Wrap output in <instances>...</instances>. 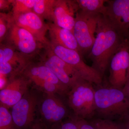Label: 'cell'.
Instances as JSON below:
<instances>
[{"instance_id": "ffe728a7", "label": "cell", "mask_w": 129, "mask_h": 129, "mask_svg": "<svg viewBox=\"0 0 129 129\" xmlns=\"http://www.w3.org/2000/svg\"><path fill=\"white\" fill-rule=\"evenodd\" d=\"M95 129H126L124 123L101 118L88 120Z\"/></svg>"}, {"instance_id": "52a82bcc", "label": "cell", "mask_w": 129, "mask_h": 129, "mask_svg": "<svg viewBox=\"0 0 129 129\" xmlns=\"http://www.w3.org/2000/svg\"><path fill=\"white\" fill-rule=\"evenodd\" d=\"M40 100L36 94L28 90L12 108L11 113L15 129H30L35 121Z\"/></svg>"}, {"instance_id": "ac0fdd59", "label": "cell", "mask_w": 129, "mask_h": 129, "mask_svg": "<svg viewBox=\"0 0 129 129\" xmlns=\"http://www.w3.org/2000/svg\"><path fill=\"white\" fill-rule=\"evenodd\" d=\"M106 0H77L80 10L82 11L105 15L107 11Z\"/></svg>"}, {"instance_id": "f546056e", "label": "cell", "mask_w": 129, "mask_h": 129, "mask_svg": "<svg viewBox=\"0 0 129 129\" xmlns=\"http://www.w3.org/2000/svg\"><path fill=\"white\" fill-rule=\"evenodd\" d=\"M127 39H128V41L129 45V35L128 36V37H127Z\"/></svg>"}, {"instance_id": "cb8c5ba5", "label": "cell", "mask_w": 129, "mask_h": 129, "mask_svg": "<svg viewBox=\"0 0 129 129\" xmlns=\"http://www.w3.org/2000/svg\"><path fill=\"white\" fill-rule=\"evenodd\" d=\"M70 118L75 123L78 129H95L88 120L74 116Z\"/></svg>"}, {"instance_id": "277c9868", "label": "cell", "mask_w": 129, "mask_h": 129, "mask_svg": "<svg viewBox=\"0 0 129 129\" xmlns=\"http://www.w3.org/2000/svg\"><path fill=\"white\" fill-rule=\"evenodd\" d=\"M101 15L81 10L76 13L73 33L81 54L89 53L92 48L95 40L98 21Z\"/></svg>"}, {"instance_id": "603a6c76", "label": "cell", "mask_w": 129, "mask_h": 129, "mask_svg": "<svg viewBox=\"0 0 129 129\" xmlns=\"http://www.w3.org/2000/svg\"><path fill=\"white\" fill-rule=\"evenodd\" d=\"M0 129H15L11 113L2 106H0Z\"/></svg>"}, {"instance_id": "7c38bea8", "label": "cell", "mask_w": 129, "mask_h": 129, "mask_svg": "<svg viewBox=\"0 0 129 129\" xmlns=\"http://www.w3.org/2000/svg\"><path fill=\"white\" fill-rule=\"evenodd\" d=\"M106 16L124 38L129 35V0H110L106 3Z\"/></svg>"}, {"instance_id": "7a4b0ae2", "label": "cell", "mask_w": 129, "mask_h": 129, "mask_svg": "<svg viewBox=\"0 0 129 129\" xmlns=\"http://www.w3.org/2000/svg\"><path fill=\"white\" fill-rule=\"evenodd\" d=\"M96 113L99 118L115 120L129 118V99L122 89L102 88L95 90Z\"/></svg>"}, {"instance_id": "8992f818", "label": "cell", "mask_w": 129, "mask_h": 129, "mask_svg": "<svg viewBox=\"0 0 129 129\" xmlns=\"http://www.w3.org/2000/svg\"><path fill=\"white\" fill-rule=\"evenodd\" d=\"M109 83L110 86L123 89L129 69V45L127 38L123 40L110 61Z\"/></svg>"}, {"instance_id": "d4e9b609", "label": "cell", "mask_w": 129, "mask_h": 129, "mask_svg": "<svg viewBox=\"0 0 129 129\" xmlns=\"http://www.w3.org/2000/svg\"><path fill=\"white\" fill-rule=\"evenodd\" d=\"M52 129H78L75 123L70 119L65 122H61L52 128Z\"/></svg>"}, {"instance_id": "d6986e66", "label": "cell", "mask_w": 129, "mask_h": 129, "mask_svg": "<svg viewBox=\"0 0 129 129\" xmlns=\"http://www.w3.org/2000/svg\"><path fill=\"white\" fill-rule=\"evenodd\" d=\"M56 0H35L33 11L43 19L52 21Z\"/></svg>"}, {"instance_id": "44dd1931", "label": "cell", "mask_w": 129, "mask_h": 129, "mask_svg": "<svg viewBox=\"0 0 129 129\" xmlns=\"http://www.w3.org/2000/svg\"><path fill=\"white\" fill-rule=\"evenodd\" d=\"M35 0L13 1L12 15L13 17L33 11Z\"/></svg>"}, {"instance_id": "83f0119b", "label": "cell", "mask_w": 129, "mask_h": 129, "mask_svg": "<svg viewBox=\"0 0 129 129\" xmlns=\"http://www.w3.org/2000/svg\"><path fill=\"white\" fill-rule=\"evenodd\" d=\"M122 90L124 92L125 94L126 95V96L129 99V69L127 74V81Z\"/></svg>"}, {"instance_id": "8fae6325", "label": "cell", "mask_w": 129, "mask_h": 129, "mask_svg": "<svg viewBox=\"0 0 129 129\" xmlns=\"http://www.w3.org/2000/svg\"><path fill=\"white\" fill-rule=\"evenodd\" d=\"M8 44L20 53L30 57L43 45L37 41L30 33L17 25L13 22L8 34Z\"/></svg>"}, {"instance_id": "ba28073f", "label": "cell", "mask_w": 129, "mask_h": 129, "mask_svg": "<svg viewBox=\"0 0 129 129\" xmlns=\"http://www.w3.org/2000/svg\"><path fill=\"white\" fill-rule=\"evenodd\" d=\"M29 57L17 51L9 44L1 45L0 73L9 78L22 74L30 64Z\"/></svg>"}, {"instance_id": "2e32d148", "label": "cell", "mask_w": 129, "mask_h": 129, "mask_svg": "<svg viewBox=\"0 0 129 129\" xmlns=\"http://www.w3.org/2000/svg\"><path fill=\"white\" fill-rule=\"evenodd\" d=\"M22 74L31 82H34L35 84L41 82L53 83L60 87L67 95L70 89L57 78L48 67L42 63L36 64L30 63Z\"/></svg>"}, {"instance_id": "9c48e42d", "label": "cell", "mask_w": 129, "mask_h": 129, "mask_svg": "<svg viewBox=\"0 0 129 129\" xmlns=\"http://www.w3.org/2000/svg\"><path fill=\"white\" fill-rule=\"evenodd\" d=\"M45 47L46 53L42 63L48 67L63 84L70 89L78 81L83 79L73 67L56 55L48 46Z\"/></svg>"}, {"instance_id": "5bb4252c", "label": "cell", "mask_w": 129, "mask_h": 129, "mask_svg": "<svg viewBox=\"0 0 129 129\" xmlns=\"http://www.w3.org/2000/svg\"><path fill=\"white\" fill-rule=\"evenodd\" d=\"M13 17L17 25L30 32L39 42L45 47L49 45L50 42L46 37L48 31V24L39 15L32 11Z\"/></svg>"}, {"instance_id": "3957f363", "label": "cell", "mask_w": 129, "mask_h": 129, "mask_svg": "<svg viewBox=\"0 0 129 129\" xmlns=\"http://www.w3.org/2000/svg\"><path fill=\"white\" fill-rule=\"evenodd\" d=\"M92 83L83 79L76 82L67 93L69 106L74 116L88 120L96 114L95 90Z\"/></svg>"}, {"instance_id": "e0dca14e", "label": "cell", "mask_w": 129, "mask_h": 129, "mask_svg": "<svg viewBox=\"0 0 129 129\" xmlns=\"http://www.w3.org/2000/svg\"><path fill=\"white\" fill-rule=\"evenodd\" d=\"M48 24L51 42L80 53L78 44L73 32L58 27L53 23H49Z\"/></svg>"}, {"instance_id": "484cf974", "label": "cell", "mask_w": 129, "mask_h": 129, "mask_svg": "<svg viewBox=\"0 0 129 129\" xmlns=\"http://www.w3.org/2000/svg\"><path fill=\"white\" fill-rule=\"evenodd\" d=\"M30 129H52L40 119L35 120Z\"/></svg>"}, {"instance_id": "5b68a950", "label": "cell", "mask_w": 129, "mask_h": 129, "mask_svg": "<svg viewBox=\"0 0 129 129\" xmlns=\"http://www.w3.org/2000/svg\"><path fill=\"white\" fill-rule=\"evenodd\" d=\"M47 46L56 55L78 71L83 79L97 85L101 84L103 76L92 66L85 63L79 52L50 42Z\"/></svg>"}, {"instance_id": "4316f807", "label": "cell", "mask_w": 129, "mask_h": 129, "mask_svg": "<svg viewBox=\"0 0 129 129\" xmlns=\"http://www.w3.org/2000/svg\"><path fill=\"white\" fill-rule=\"evenodd\" d=\"M13 1L0 0V9L1 10H7L12 4Z\"/></svg>"}, {"instance_id": "30bf717a", "label": "cell", "mask_w": 129, "mask_h": 129, "mask_svg": "<svg viewBox=\"0 0 129 129\" xmlns=\"http://www.w3.org/2000/svg\"><path fill=\"white\" fill-rule=\"evenodd\" d=\"M38 107L41 120L51 128L61 123L68 115L67 107L56 94H46L40 99Z\"/></svg>"}, {"instance_id": "9a60e30c", "label": "cell", "mask_w": 129, "mask_h": 129, "mask_svg": "<svg viewBox=\"0 0 129 129\" xmlns=\"http://www.w3.org/2000/svg\"><path fill=\"white\" fill-rule=\"evenodd\" d=\"M79 10L76 1L56 0L52 16L53 23L73 32L76 13Z\"/></svg>"}, {"instance_id": "f1b7e54d", "label": "cell", "mask_w": 129, "mask_h": 129, "mask_svg": "<svg viewBox=\"0 0 129 129\" xmlns=\"http://www.w3.org/2000/svg\"><path fill=\"white\" fill-rule=\"evenodd\" d=\"M126 129H129V118L127 120L126 123H124Z\"/></svg>"}, {"instance_id": "4fadbf2b", "label": "cell", "mask_w": 129, "mask_h": 129, "mask_svg": "<svg viewBox=\"0 0 129 129\" xmlns=\"http://www.w3.org/2000/svg\"><path fill=\"white\" fill-rule=\"evenodd\" d=\"M30 82L23 74L9 79L0 91L1 106L12 107L28 92Z\"/></svg>"}, {"instance_id": "6da1fadb", "label": "cell", "mask_w": 129, "mask_h": 129, "mask_svg": "<svg viewBox=\"0 0 129 129\" xmlns=\"http://www.w3.org/2000/svg\"><path fill=\"white\" fill-rule=\"evenodd\" d=\"M95 40L88 55L92 67L103 77L113 55L125 38L114 27L106 16L99 18Z\"/></svg>"}, {"instance_id": "7402d4cb", "label": "cell", "mask_w": 129, "mask_h": 129, "mask_svg": "<svg viewBox=\"0 0 129 129\" xmlns=\"http://www.w3.org/2000/svg\"><path fill=\"white\" fill-rule=\"evenodd\" d=\"M12 14L0 13V40L3 41L7 36L9 29L14 22Z\"/></svg>"}]
</instances>
